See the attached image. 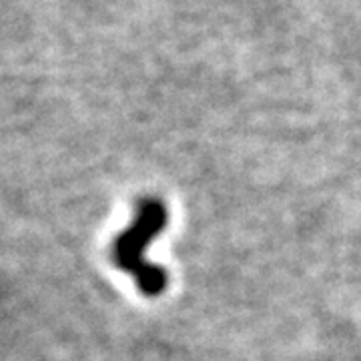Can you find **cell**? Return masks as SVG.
Listing matches in <instances>:
<instances>
[{"label": "cell", "mask_w": 361, "mask_h": 361, "mask_svg": "<svg viewBox=\"0 0 361 361\" xmlns=\"http://www.w3.org/2000/svg\"><path fill=\"white\" fill-rule=\"evenodd\" d=\"M167 207L159 199H142L137 207V217L129 229L115 241V263L123 271L135 275L137 285L145 295H159L167 287V271L149 263L145 253L151 241L167 227Z\"/></svg>", "instance_id": "obj_1"}]
</instances>
